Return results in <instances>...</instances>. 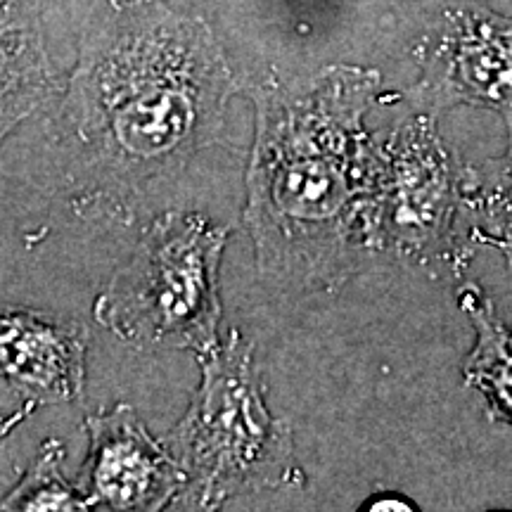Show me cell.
I'll return each instance as SVG.
<instances>
[{
  "label": "cell",
  "instance_id": "cell-1",
  "mask_svg": "<svg viewBox=\"0 0 512 512\" xmlns=\"http://www.w3.org/2000/svg\"><path fill=\"white\" fill-rule=\"evenodd\" d=\"M230 93L226 55L204 19L164 0H98L67 112L107 162L147 176L211 143Z\"/></svg>",
  "mask_w": 512,
  "mask_h": 512
},
{
  "label": "cell",
  "instance_id": "cell-2",
  "mask_svg": "<svg viewBox=\"0 0 512 512\" xmlns=\"http://www.w3.org/2000/svg\"><path fill=\"white\" fill-rule=\"evenodd\" d=\"M375 72L328 69L302 88L254 86L249 209L261 268L316 264L347 242L368 245L377 150L363 114Z\"/></svg>",
  "mask_w": 512,
  "mask_h": 512
},
{
  "label": "cell",
  "instance_id": "cell-3",
  "mask_svg": "<svg viewBox=\"0 0 512 512\" xmlns=\"http://www.w3.org/2000/svg\"><path fill=\"white\" fill-rule=\"evenodd\" d=\"M200 363V389L166 441L185 475L178 501L216 508L233 496L302 482L290 427L268 411L240 332L200 354Z\"/></svg>",
  "mask_w": 512,
  "mask_h": 512
},
{
  "label": "cell",
  "instance_id": "cell-4",
  "mask_svg": "<svg viewBox=\"0 0 512 512\" xmlns=\"http://www.w3.org/2000/svg\"><path fill=\"white\" fill-rule=\"evenodd\" d=\"M228 230L200 214L159 216L95 302V318L133 347H219V264Z\"/></svg>",
  "mask_w": 512,
  "mask_h": 512
},
{
  "label": "cell",
  "instance_id": "cell-5",
  "mask_svg": "<svg viewBox=\"0 0 512 512\" xmlns=\"http://www.w3.org/2000/svg\"><path fill=\"white\" fill-rule=\"evenodd\" d=\"M458 207H463V176L456 174L432 117L403 121L377 150L368 245L432 254L434 245L456 233Z\"/></svg>",
  "mask_w": 512,
  "mask_h": 512
},
{
  "label": "cell",
  "instance_id": "cell-6",
  "mask_svg": "<svg viewBox=\"0 0 512 512\" xmlns=\"http://www.w3.org/2000/svg\"><path fill=\"white\" fill-rule=\"evenodd\" d=\"M415 100L430 112L494 110L512 128V19L477 3H451L427 36Z\"/></svg>",
  "mask_w": 512,
  "mask_h": 512
},
{
  "label": "cell",
  "instance_id": "cell-7",
  "mask_svg": "<svg viewBox=\"0 0 512 512\" xmlns=\"http://www.w3.org/2000/svg\"><path fill=\"white\" fill-rule=\"evenodd\" d=\"M86 432L91 446L76 486L91 508L159 510L178 501L185 486L181 465L131 406L91 415Z\"/></svg>",
  "mask_w": 512,
  "mask_h": 512
},
{
  "label": "cell",
  "instance_id": "cell-8",
  "mask_svg": "<svg viewBox=\"0 0 512 512\" xmlns=\"http://www.w3.org/2000/svg\"><path fill=\"white\" fill-rule=\"evenodd\" d=\"M86 335L72 320L0 313V373L43 401H74L83 389Z\"/></svg>",
  "mask_w": 512,
  "mask_h": 512
},
{
  "label": "cell",
  "instance_id": "cell-9",
  "mask_svg": "<svg viewBox=\"0 0 512 512\" xmlns=\"http://www.w3.org/2000/svg\"><path fill=\"white\" fill-rule=\"evenodd\" d=\"M460 309L475 325L477 342L463 363V375L486 399L489 415L512 427V330L496 316L477 285L460 290Z\"/></svg>",
  "mask_w": 512,
  "mask_h": 512
},
{
  "label": "cell",
  "instance_id": "cell-10",
  "mask_svg": "<svg viewBox=\"0 0 512 512\" xmlns=\"http://www.w3.org/2000/svg\"><path fill=\"white\" fill-rule=\"evenodd\" d=\"M463 207L475 221L479 240L512 242V140L503 157L465 171Z\"/></svg>",
  "mask_w": 512,
  "mask_h": 512
},
{
  "label": "cell",
  "instance_id": "cell-11",
  "mask_svg": "<svg viewBox=\"0 0 512 512\" xmlns=\"http://www.w3.org/2000/svg\"><path fill=\"white\" fill-rule=\"evenodd\" d=\"M62 446L46 444V451L38 458L27 479L5 498L0 508L5 510H86L91 503L81 494L79 486L72 489L60 475Z\"/></svg>",
  "mask_w": 512,
  "mask_h": 512
},
{
  "label": "cell",
  "instance_id": "cell-12",
  "mask_svg": "<svg viewBox=\"0 0 512 512\" xmlns=\"http://www.w3.org/2000/svg\"><path fill=\"white\" fill-rule=\"evenodd\" d=\"M373 505L370 508L373 510H384V508H399V510H411L413 505H408V501H401V498L396 496H377L375 501H370Z\"/></svg>",
  "mask_w": 512,
  "mask_h": 512
},
{
  "label": "cell",
  "instance_id": "cell-13",
  "mask_svg": "<svg viewBox=\"0 0 512 512\" xmlns=\"http://www.w3.org/2000/svg\"><path fill=\"white\" fill-rule=\"evenodd\" d=\"M496 247L501 249V252L508 256V259H512V242H496Z\"/></svg>",
  "mask_w": 512,
  "mask_h": 512
}]
</instances>
